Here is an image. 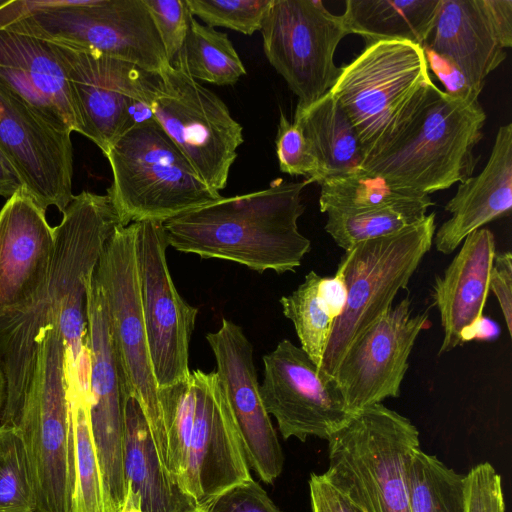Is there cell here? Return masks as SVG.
I'll use <instances>...</instances> for the list:
<instances>
[{"label": "cell", "mask_w": 512, "mask_h": 512, "mask_svg": "<svg viewBox=\"0 0 512 512\" xmlns=\"http://www.w3.org/2000/svg\"><path fill=\"white\" fill-rule=\"evenodd\" d=\"M54 229L48 280L25 309L0 317V366L6 381L0 426H15L33 375L40 331L57 324L64 338L66 369L79 374L87 333L86 297L106 242L119 224L107 194L73 195Z\"/></svg>", "instance_id": "obj_1"}, {"label": "cell", "mask_w": 512, "mask_h": 512, "mask_svg": "<svg viewBox=\"0 0 512 512\" xmlns=\"http://www.w3.org/2000/svg\"><path fill=\"white\" fill-rule=\"evenodd\" d=\"M309 182L276 180L268 188L223 197L163 223L168 246L201 258L228 260L262 273L294 271L311 242L297 221Z\"/></svg>", "instance_id": "obj_2"}, {"label": "cell", "mask_w": 512, "mask_h": 512, "mask_svg": "<svg viewBox=\"0 0 512 512\" xmlns=\"http://www.w3.org/2000/svg\"><path fill=\"white\" fill-rule=\"evenodd\" d=\"M167 467L200 508L252 479L241 436L216 372H191L159 389Z\"/></svg>", "instance_id": "obj_3"}, {"label": "cell", "mask_w": 512, "mask_h": 512, "mask_svg": "<svg viewBox=\"0 0 512 512\" xmlns=\"http://www.w3.org/2000/svg\"><path fill=\"white\" fill-rule=\"evenodd\" d=\"M433 85L422 47L381 41L366 45L352 62L342 66L329 92L354 126L365 161L386 152L408 134Z\"/></svg>", "instance_id": "obj_4"}, {"label": "cell", "mask_w": 512, "mask_h": 512, "mask_svg": "<svg viewBox=\"0 0 512 512\" xmlns=\"http://www.w3.org/2000/svg\"><path fill=\"white\" fill-rule=\"evenodd\" d=\"M0 28L152 73L170 65L143 0H9Z\"/></svg>", "instance_id": "obj_5"}, {"label": "cell", "mask_w": 512, "mask_h": 512, "mask_svg": "<svg viewBox=\"0 0 512 512\" xmlns=\"http://www.w3.org/2000/svg\"><path fill=\"white\" fill-rule=\"evenodd\" d=\"M418 448L416 426L375 404L354 414L328 440L323 475L360 512H410L408 470Z\"/></svg>", "instance_id": "obj_6"}, {"label": "cell", "mask_w": 512, "mask_h": 512, "mask_svg": "<svg viewBox=\"0 0 512 512\" xmlns=\"http://www.w3.org/2000/svg\"><path fill=\"white\" fill-rule=\"evenodd\" d=\"M486 114L479 102L449 96L435 84L413 128L395 146L360 168L391 186L429 195L471 177Z\"/></svg>", "instance_id": "obj_7"}, {"label": "cell", "mask_w": 512, "mask_h": 512, "mask_svg": "<svg viewBox=\"0 0 512 512\" xmlns=\"http://www.w3.org/2000/svg\"><path fill=\"white\" fill-rule=\"evenodd\" d=\"M113 180L107 195L119 224L164 223L219 199L157 121L122 134L105 154Z\"/></svg>", "instance_id": "obj_8"}, {"label": "cell", "mask_w": 512, "mask_h": 512, "mask_svg": "<svg viewBox=\"0 0 512 512\" xmlns=\"http://www.w3.org/2000/svg\"><path fill=\"white\" fill-rule=\"evenodd\" d=\"M436 232L435 213L394 234L357 243L338 265L347 287L343 313L336 319L320 366L332 377L350 346L392 308L406 288Z\"/></svg>", "instance_id": "obj_9"}, {"label": "cell", "mask_w": 512, "mask_h": 512, "mask_svg": "<svg viewBox=\"0 0 512 512\" xmlns=\"http://www.w3.org/2000/svg\"><path fill=\"white\" fill-rule=\"evenodd\" d=\"M66 351L57 324L40 331L33 375L15 424L30 464L37 512H70Z\"/></svg>", "instance_id": "obj_10"}, {"label": "cell", "mask_w": 512, "mask_h": 512, "mask_svg": "<svg viewBox=\"0 0 512 512\" xmlns=\"http://www.w3.org/2000/svg\"><path fill=\"white\" fill-rule=\"evenodd\" d=\"M136 223L118 224L103 249L94 276L103 287L124 397L140 404L167 467L166 430L142 313L135 257ZM168 469V467H167Z\"/></svg>", "instance_id": "obj_11"}, {"label": "cell", "mask_w": 512, "mask_h": 512, "mask_svg": "<svg viewBox=\"0 0 512 512\" xmlns=\"http://www.w3.org/2000/svg\"><path fill=\"white\" fill-rule=\"evenodd\" d=\"M153 111L199 177L224 189L244 137L222 99L170 64L159 73Z\"/></svg>", "instance_id": "obj_12"}, {"label": "cell", "mask_w": 512, "mask_h": 512, "mask_svg": "<svg viewBox=\"0 0 512 512\" xmlns=\"http://www.w3.org/2000/svg\"><path fill=\"white\" fill-rule=\"evenodd\" d=\"M260 32L266 58L298 97L297 105L331 90L341 73L334 53L348 35L341 15L319 0H272Z\"/></svg>", "instance_id": "obj_13"}, {"label": "cell", "mask_w": 512, "mask_h": 512, "mask_svg": "<svg viewBox=\"0 0 512 512\" xmlns=\"http://www.w3.org/2000/svg\"><path fill=\"white\" fill-rule=\"evenodd\" d=\"M136 223L135 257L152 369L159 389L189 378V343L198 309L175 288L163 223Z\"/></svg>", "instance_id": "obj_14"}, {"label": "cell", "mask_w": 512, "mask_h": 512, "mask_svg": "<svg viewBox=\"0 0 512 512\" xmlns=\"http://www.w3.org/2000/svg\"><path fill=\"white\" fill-rule=\"evenodd\" d=\"M263 364L261 399L284 439L305 442L314 436L328 441L354 416L335 383L290 340L280 341Z\"/></svg>", "instance_id": "obj_15"}, {"label": "cell", "mask_w": 512, "mask_h": 512, "mask_svg": "<svg viewBox=\"0 0 512 512\" xmlns=\"http://www.w3.org/2000/svg\"><path fill=\"white\" fill-rule=\"evenodd\" d=\"M90 422L109 512H118L126 495L123 470L125 397L113 347L104 290L93 274L87 286Z\"/></svg>", "instance_id": "obj_16"}, {"label": "cell", "mask_w": 512, "mask_h": 512, "mask_svg": "<svg viewBox=\"0 0 512 512\" xmlns=\"http://www.w3.org/2000/svg\"><path fill=\"white\" fill-rule=\"evenodd\" d=\"M427 325L428 313L413 315L406 296L350 346L332 377L350 412L399 396L412 348Z\"/></svg>", "instance_id": "obj_17"}, {"label": "cell", "mask_w": 512, "mask_h": 512, "mask_svg": "<svg viewBox=\"0 0 512 512\" xmlns=\"http://www.w3.org/2000/svg\"><path fill=\"white\" fill-rule=\"evenodd\" d=\"M0 152L42 209L65 210L73 197L71 134L55 129L1 83Z\"/></svg>", "instance_id": "obj_18"}, {"label": "cell", "mask_w": 512, "mask_h": 512, "mask_svg": "<svg viewBox=\"0 0 512 512\" xmlns=\"http://www.w3.org/2000/svg\"><path fill=\"white\" fill-rule=\"evenodd\" d=\"M65 65L81 133L105 155L127 132V112L139 97L154 94L159 74L105 55L56 45Z\"/></svg>", "instance_id": "obj_19"}, {"label": "cell", "mask_w": 512, "mask_h": 512, "mask_svg": "<svg viewBox=\"0 0 512 512\" xmlns=\"http://www.w3.org/2000/svg\"><path fill=\"white\" fill-rule=\"evenodd\" d=\"M206 340L215 356V372L235 418L248 465L261 481L271 484L282 472L284 457L261 399L253 346L243 329L226 318Z\"/></svg>", "instance_id": "obj_20"}, {"label": "cell", "mask_w": 512, "mask_h": 512, "mask_svg": "<svg viewBox=\"0 0 512 512\" xmlns=\"http://www.w3.org/2000/svg\"><path fill=\"white\" fill-rule=\"evenodd\" d=\"M54 253L46 211L21 188L0 210V317L20 312L44 288Z\"/></svg>", "instance_id": "obj_21"}, {"label": "cell", "mask_w": 512, "mask_h": 512, "mask_svg": "<svg viewBox=\"0 0 512 512\" xmlns=\"http://www.w3.org/2000/svg\"><path fill=\"white\" fill-rule=\"evenodd\" d=\"M0 83L55 129L81 133L67 71L55 44L0 29Z\"/></svg>", "instance_id": "obj_22"}, {"label": "cell", "mask_w": 512, "mask_h": 512, "mask_svg": "<svg viewBox=\"0 0 512 512\" xmlns=\"http://www.w3.org/2000/svg\"><path fill=\"white\" fill-rule=\"evenodd\" d=\"M463 241L457 255L433 284L432 296L443 328L440 354L475 338L490 291V272L496 253L493 233L480 228Z\"/></svg>", "instance_id": "obj_23"}, {"label": "cell", "mask_w": 512, "mask_h": 512, "mask_svg": "<svg viewBox=\"0 0 512 512\" xmlns=\"http://www.w3.org/2000/svg\"><path fill=\"white\" fill-rule=\"evenodd\" d=\"M512 208V124L499 127L491 155L482 172L460 182L446 204L451 213L434 234L438 252L452 253L483 225L509 215Z\"/></svg>", "instance_id": "obj_24"}, {"label": "cell", "mask_w": 512, "mask_h": 512, "mask_svg": "<svg viewBox=\"0 0 512 512\" xmlns=\"http://www.w3.org/2000/svg\"><path fill=\"white\" fill-rule=\"evenodd\" d=\"M422 47L453 61L480 93L486 77L506 58L484 0H441Z\"/></svg>", "instance_id": "obj_25"}, {"label": "cell", "mask_w": 512, "mask_h": 512, "mask_svg": "<svg viewBox=\"0 0 512 512\" xmlns=\"http://www.w3.org/2000/svg\"><path fill=\"white\" fill-rule=\"evenodd\" d=\"M123 470L126 488L144 512H192L196 503L180 488L165 466L138 401H124Z\"/></svg>", "instance_id": "obj_26"}, {"label": "cell", "mask_w": 512, "mask_h": 512, "mask_svg": "<svg viewBox=\"0 0 512 512\" xmlns=\"http://www.w3.org/2000/svg\"><path fill=\"white\" fill-rule=\"evenodd\" d=\"M441 0H347L342 19L348 34L366 45L403 41L422 47L430 36Z\"/></svg>", "instance_id": "obj_27"}, {"label": "cell", "mask_w": 512, "mask_h": 512, "mask_svg": "<svg viewBox=\"0 0 512 512\" xmlns=\"http://www.w3.org/2000/svg\"><path fill=\"white\" fill-rule=\"evenodd\" d=\"M66 375V374H65ZM70 419V512H109L90 422L89 376H66Z\"/></svg>", "instance_id": "obj_28"}, {"label": "cell", "mask_w": 512, "mask_h": 512, "mask_svg": "<svg viewBox=\"0 0 512 512\" xmlns=\"http://www.w3.org/2000/svg\"><path fill=\"white\" fill-rule=\"evenodd\" d=\"M293 122L311 143L323 181L361 167L364 153L357 132L330 92L307 106L297 105Z\"/></svg>", "instance_id": "obj_29"}, {"label": "cell", "mask_w": 512, "mask_h": 512, "mask_svg": "<svg viewBox=\"0 0 512 512\" xmlns=\"http://www.w3.org/2000/svg\"><path fill=\"white\" fill-rule=\"evenodd\" d=\"M171 65L198 82L234 85L246 68L227 34L200 24L192 15L183 46Z\"/></svg>", "instance_id": "obj_30"}, {"label": "cell", "mask_w": 512, "mask_h": 512, "mask_svg": "<svg viewBox=\"0 0 512 512\" xmlns=\"http://www.w3.org/2000/svg\"><path fill=\"white\" fill-rule=\"evenodd\" d=\"M430 196L417 201L358 212H327L326 232L344 251L360 242L382 238L409 227L426 216Z\"/></svg>", "instance_id": "obj_31"}, {"label": "cell", "mask_w": 512, "mask_h": 512, "mask_svg": "<svg viewBox=\"0 0 512 512\" xmlns=\"http://www.w3.org/2000/svg\"><path fill=\"white\" fill-rule=\"evenodd\" d=\"M410 512H466L465 475L420 448L408 470Z\"/></svg>", "instance_id": "obj_32"}, {"label": "cell", "mask_w": 512, "mask_h": 512, "mask_svg": "<svg viewBox=\"0 0 512 512\" xmlns=\"http://www.w3.org/2000/svg\"><path fill=\"white\" fill-rule=\"evenodd\" d=\"M320 279L310 271L296 290L280 299L283 314L292 321L302 350L319 369L337 319L320 292Z\"/></svg>", "instance_id": "obj_33"}, {"label": "cell", "mask_w": 512, "mask_h": 512, "mask_svg": "<svg viewBox=\"0 0 512 512\" xmlns=\"http://www.w3.org/2000/svg\"><path fill=\"white\" fill-rule=\"evenodd\" d=\"M319 206L323 213L358 212L417 201L429 195L395 188L362 168L325 179L320 184Z\"/></svg>", "instance_id": "obj_34"}, {"label": "cell", "mask_w": 512, "mask_h": 512, "mask_svg": "<svg viewBox=\"0 0 512 512\" xmlns=\"http://www.w3.org/2000/svg\"><path fill=\"white\" fill-rule=\"evenodd\" d=\"M0 509L37 512L29 460L15 426H0Z\"/></svg>", "instance_id": "obj_35"}, {"label": "cell", "mask_w": 512, "mask_h": 512, "mask_svg": "<svg viewBox=\"0 0 512 512\" xmlns=\"http://www.w3.org/2000/svg\"><path fill=\"white\" fill-rule=\"evenodd\" d=\"M190 13L206 26L245 35L260 31L272 0H185Z\"/></svg>", "instance_id": "obj_36"}, {"label": "cell", "mask_w": 512, "mask_h": 512, "mask_svg": "<svg viewBox=\"0 0 512 512\" xmlns=\"http://www.w3.org/2000/svg\"><path fill=\"white\" fill-rule=\"evenodd\" d=\"M275 143L281 172L304 176L309 184L323 181V171L311 143L301 128L289 121L282 111Z\"/></svg>", "instance_id": "obj_37"}, {"label": "cell", "mask_w": 512, "mask_h": 512, "mask_svg": "<svg viewBox=\"0 0 512 512\" xmlns=\"http://www.w3.org/2000/svg\"><path fill=\"white\" fill-rule=\"evenodd\" d=\"M171 64L185 41L192 16L185 0H143Z\"/></svg>", "instance_id": "obj_38"}, {"label": "cell", "mask_w": 512, "mask_h": 512, "mask_svg": "<svg viewBox=\"0 0 512 512\" xmlns=\"http://www.w3.org/2000/svg\"><path fill=\"white\" fill-rule=\"evenodd\" d=\"M466 512H505L501 476L488 462L465 475Z\"/></svg>", "instance_id": "obj_39"}, {"label": "cell", "mask_w": 512, "mask_h": 512, "mask_svg": "<svg viewBox=\"0 0 512 512\" xmlns=\"http://www.w3.org/2000/svg\"><path fill=\"white\" fill-rule=\"evenodd\" d=\"M205 509L208 512H282L253 479L226 491Z\"/></svg>", "instance_id": "obj_40"}, {"label": "cell", "mask_w": 512, "mask_h": 512, "mask_svg": "<svg viewBox=\"0 0 512 512\" xmlns=\"http://www.w3.org/2000/svg\"><path fill=\"white\" fill-rule=\"evenodd\" d=\"M428 68L443 84L446 94L451 97L473 102L477 101L480 92L470 83L461 69L450 59L434 52L433 50L422 47Z\"/></svg>", "instance_id": "obj_41"}, {"label": "cell", "mask_w": 512, "mask_h": 512, "mask_svg": "<svg viewBox=\"0 0 512 512\" xmlns=\"http://www.w3.org/2000/svg\"><path fill=\"white\" fill-rule=\"evenodd\" d=\"M489 289L500 305L509 335L512 332V255L495 253L490 272Z\"/></svg>", "instance_id": "obj_42"}, {"label": "cell", "mask_w": 512, "mask_h": 512, "mask_svg": "<svg viewBox=\"0 0 512 512\" xmlns=\"http://www.w3.org/2000/svg\"><path fill=\"white\" fill-rule=\"evenodd\" d=\"M311 512H360L323 474L309 479Z\"/></svg>", "instance_id": "obj_43"}, {"label": "cell", "mask_w": 512, "mask_h": 512, "mask_svg": "<svg viewBox=\"0 0 512 512\" xmlns=\"http://www.w3.org/2000/svg\"><path fill=\"white\" fill-rule=\"evenodd\" d=\"M496 34L504 49L512 46V0H484Z\"/></svg>", "instance_id": "obj_44"}, {"label": "cell", "mask_w": 512, "mask_h": 512, "mask_svg": "<svg viewBox=\"0 0 512 512\" xmlns=\"http://www.w3.org/2000/svg\"><path fill=\"white\" fill-rule=\"evenodd\" d=\"M320 292L331 310L338 318L347 301V287L342 273L337 269L332 277H322L319 283Z\"/></svg>", "instance_id": "obj_45"}, {"label": "cell", "mask_w": 512, "mask_h": 512, "mask_svg": "<svg viewBox=\"0 0 512 512\" xmlns=\"http://www.w3.org/2000/svg\"><path fill=\"white\" fill-rule=\"evenodd\" d=\"M23 184L7 159L0 152V196L10 198Z\"/></svg>", "instance_id": "obj_46"}, {"label": "cell", "mask_w": 512, "mask_h": 512, "mask_svg": "<svg viewBox=\"0 0 512 512\" xmlns=\"http://www.w3.org/2000/svg\"><path fill=\"white\" fill-rule=\"evenodd\" d=\"M118 512H144L140 506L137 496L128 487L126 488L123 505Z\"/></svg>", "instance_id": "obj_47"}, {"label": "cell", "mask_w": 512, "mask_h": 512, "mask_svg": "<svg viewBox=\"0 0 512 512\" xmlns=\"http://www.w3.org/2000/svg\"><path fill=\"white\" fill-rule=\"evenodd\" d=\"M5 393H6V381L3 370L0 366V415L5 402Z\"/></svg>", "instance_id": "obj_48"}, {"label": "cell", "mask_w": 512, "mask_h": 512, "mask_svg": "<svg viewBox=\"0 0 512 512\" xmlns=\"http://www.w3.org/2000/svg\"><path fill=\"white\" fill-rule=\"evenodd\" d=\"M192 512H208L205 508L198 507L197 509L193 510Z\"/></svg>", "instance_id": "obj_49"}, {"label": "cell", "mask_w": 512, "mask_h": 512, "mask_svg": "<svg viewBox=\"0 0 512 512\" xmlns=\"http://www.w3.org/2000/svg\"><path fill=\"white\" fill-rule=\"evenodd\" d=\"M9 0H0V8L8 3Z\"/></svg>", "instance_id": "obj_50"}, {"label": "cell", "mask_w": 512, "mask_h": 512, "mask_svg": "<svg viewBox=\"0 0 512 512\" xmlns=\"http://www.w3.org/2000/svg\"><path fill=\"white\" fill-rule=\"evenodd\" d=\"M0 512H15V511H12V510H6V509H0Z\"/></svg>", "instance_id": "obj_51"}]
</instances>
